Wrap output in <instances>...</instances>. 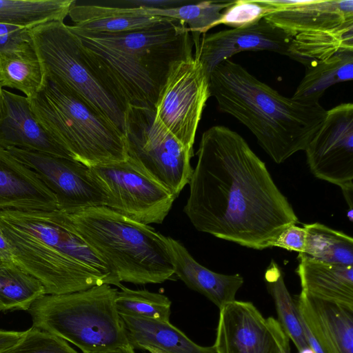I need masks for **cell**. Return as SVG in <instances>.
Masks as SVG:
<instances>
[{"instance_id": "obj_29", "label": "cell", "mask_w": 353, "mask_h": 353, "mask_svg": "<svg viewBox=\"0 0 353 353\" xmlns=\"http://www.w3.org/2000/svg\"><path fill=\"white\" fill-rule=\"evenodd\" d=\"M45 294L41 283L14 261L0 265V312L28 311Z\"/></svg>"}, {"instance_id": "obj_35", "label": "cell", "mask_w": 353, "mask_h": 353, "mask_svg": "<svg viewBox=\"0 0 353 353\" xmlns=\"http://www.w3.org/2000/svg\"><path fill=\"white\" fill-rule=\"evenodd\" d=\"M305 236L306 233L303 227L291 225L281 233L273 243V247H279L288 251L303 253Z\"/></svg>"}, {"instance_id": "obj_42", "label": "cell", "mask_w": 353, "mask_h": 353, "mask_svg": "<svg viewBox=\"0 0 353 353\" xmlns=\"http://www.w3.org/2000/svg\"><path fill=\"white\" fill-rule=\"evenodd\" d=\"M299 353H315L314 351L310 347L304 348L300 351Z\"/></svg>"}, {"instance_id": "obj_19", "label": "cell", "mask_w": 353, "mask_h": 353, "mask_svg": "<svg viewBox=\"0 0 353 353\" xmlns=\"http://www.w3.org/2000/svg\"><path fill=\"white\" fill-rule=\"evenodd\" d=\"M57 210L55 195L37 175L0 146V211Z\"/></svg>"}, {"instance_id": "obj_8", "label": "cell", "mask_w": 353, "mask_h": 353, "mask_svg": "<svg viewBox=\"0 0 353 353\" xmlns=\"http://www.w3.org/2000/svg\"><path fill=\"white\" fill-rule=\"evenodd\" d=\"M30 34L44 75L61 81L124 133L125 110L85 61L69 26L50 21Z\"/></svg>"}, {"instance_id": "obj_38", "label": "cell", "mask_w": 353, "mask_h": 353, "mask_svg": "<svg viewBox=\"0 0 353 353\" xmlns=\"http://www.w3.org/2000/svg\"><path fill=\"white\" fill-rule=\"evenodd\" d=\"M11 248L0 229V265L12 262Z\"/></svg>"}, {"instance_id": "obj_22", "label": "cell", "mask_w": 353, "mask_h": 353, "mask_svg": "<svg viewBox=\"0 0 353 353\" xmlns=\"http://www.w3.org/2000/svg\"><path fill=\"white\" fill-rule=\"evenodd\" d=\"M120 318L128 343L134 350L152 347L165 353H217L213 345H197L170 322L129 316Z\"/></svg>"}, {"instance_id": "obj_13", "label": "cell", "mask_w": 353, "mask_h": 353, "mask_svg": "<svg viewBox=\"0 0 353 353\" xmlns=\"http://www.w3.org/2000/svg\"><path fill=\"white\" fill-rule=\"evenodd\" d=\"M219 310L213 345L217 353H290L279 321L265 318L252 303L234 300Z\"/></svg>"}, {"instance_id": "obj_15", "label": "cell", "mask_w": 353, "mask_h": 353, "mask_svg": "<svg viewBox=\"0 0 353 353\" xmlns=\"http://www.w3.org/2000/svg\"><path fill=\"white\" fill-rule=\"evenodd\" d=\"M292 38L262 19L249 26L202 34L194 45V56L203 63L209 75L218 64L241 52L270 51L289 56Z\"/></svg>"}, {"instance_id": "obj_32", "label": "cell", "mask_w": 353, "mask_h": 353, "mask_svg": "<svg viewBox=\"0 0 353 353\" xmlns=\"http://www.w3.org/2000/svg\"><path fill=\"white\" fill-rule=\"evenodd\" d=\"M119 288L115 299L119 315L170 322L172 303L168 297L147 290Z\"/></svg>"}, {"instance_id": "obj_3", "label": "cell", "mask_w": 353, "mask_h": 353, "mask_svg": "<svg viewBox=\"0 0 353 353\" xmlns=\"http://www.w3.org/2000/svg\"><path fill=\"white\" fill-rule=\"evenodd\" d=\"M0 229L14 262L38 279L46 294L118 283L117 276L60 210H1Z\"/></svg>"}, {"instance_id": "obj_26", "label": "cell", "mask_w": 353, "mask_h": 353, "mask_svg": "<svg viewBox=\"0 0 353 353\" xmlns=\"http://www.w3.org/2000/svg\"><path fill=\"white\" fill-rule=\"evenodd\" d=\"M74 0H0V24L31 29L63 21Z\"/></svg>"}, {"instance_id": "obj_36", "label": "cell", "mask_w": 353, "mask_h": 353, "mask_svg": "<svg viewBox=\"0 0 353 353\" xmlns=\"http://www.w3.org/2000/svg\"><path fill=\"white\" fill-rule=\"evenodd\" d=\"M191 1V0H126L123 3L130 5V8L167 9L181 6Z\"/></svg>"}, {"instance_id": "obj_6", "label": "cell", "mask_w": 353, "mask_h": 353, "mask_svg": "<svg viewBox=\"0 0 353 353\" xmlns=\"http://www.w3.org/2000/svg\"><path fill=\"white\" fill-rule=\"evenodd\" d=\"M29 101L39 121L74 160L91 167L127 159L124 133L59 80L44 75Z\"/></svg>"}, {"instance_id": "obj_21", "label": "cell", "mask_w": 353, "mask_h": 353, "mask_svg": "<svg viewBox=\"0 0 353 353\" xmlns=\"http://www.w3.org/2000/svg\"><path fill=\"white\" fill-rule=\"evenodd\" d=\"M296 270L301 290L324 301L353 308V265L324 263L299 253Z\"/></svg>"}, {"instance_id": "obj_37", "label": "cell", "mask_w": 353, "mask_h": 353, "mask_svg": "<svg viewBox=\"0 0 353 353\" xmlns=\"http://www.w3.org/2000/svg\"><path fill=\"white\" fill-rule=\"evenodd\" d=\"M25 331L0 330V353L17 343L25 334Z\"/></svg>"}, {"instance_id": "obj_5", "label": "cell", "mask_w": 353, "mask_h": 353, "mask_svg": "<svg viewBox=\"0 0 353 353\" xmlns=\"http://www.w3.org/2000/svg\"><path fill=\"white\" fill-rule=\"evenodd\" d=\"M65 214L73 228L121 283H161L174 274L164 236L148 225L106 206Z\"/></svg>"}, {"instance_id": "obj_39", "label": "cell", "mask_w": 353, "mask_h": 353, "mask_svg": "<svg viewBox=\"0 0 353 353\" xmlns=\"http://www.w3.org/2000/svg\"><path fill=\"white\" fill-rule=\"evenodd\" d=\"M299 318L309 346L314 351L315 353H323L320 345H319L314 337L312 336V334H311V332H310V330H308V328L307 327V326L305 325L300 316Z\"/></svg>"}, {"instance_id": "obj_7", "label": "cell", "mask_w": 353, "mask_h": 353, "mask_svg": "<svg viewBox=\"0 0 353 353\" xmlns=\"http://www.w3.org/2000/svg\"><path fill=\"white\" fill-rule=\"evenodd\" d=\"M110 285L63 294H45L28 310L32 326L94 353L128 345Z\"/></svg>"}, {"instance_id": "obj_27", "label": "cell", "mask_w": 353, "mask_h": 353, "mask_svg": "<svg viewBox=\"0 0 353 353\" xmlns=\"http://www.w3.org/2000/svg\"><path fill=\"white\" fill-rule=\"evenodd\" d=\"M303 254L324 263L353 265V239L319 223H305Z\"/></svg>"}, {"instance_id": "obj_9", "label": "cell", "mask_w": 353, "mask_h": 353, "mask_svg": "<svg viewBox=\"0 0 353 353\" xmlns=\"http://www.w3.org/2000/svg\"><path fill=\"white\" fill-rule=\"evenodd\" d=\"M124 116L126 160L176 198L191 179L194 152L166 129L154 109L129 106Z\"/></svg>"}, {"instance_id": "obj_23", "label": "cell", "mask_w": 353, "mask_h": 353, "mask_svg": "<svg viewBox=\"0 0 353 353\" xmlns=\"http://www.w3.org/2000/svg\"><path fill=\"white\" fill-rule=\"evenodd\" d=\"M68 16L72 26L91 34H114L144 29L165 17L144 14L140 8H117L99 5H77L70 8Z\"/></svg>"}, {"instance_id": "obj_4", "label": "cell", "mask_w": 353, "mask_h": 353, "mask_svg": "<svg viewBox=\"0 0 353 353\" xmlns=\"http://www.w3.org/2000/svg\"><path fill=\"white\" fill-rule=\"evenodd\" d=\"M208 79L219 110L248 128L276 163L305 151L325 119L327 110L319 103L284 97L230 59L215 66Z\"/></svg>"}, {"instance_id": "obj_40", "label": "cell", "mask_w": 353, "mask_h": 353, "mask_svg": "<svg viewBox=\"0 0 353 353\" xmlns=\"http://www.w3.org/2000/svg\"><path fill=\"white\" fill-rule=\"evenodd\" d=\"M94 353H135V351L134 349H133L130 345H125L108 350Z\"/></svg>"}, {"instance_id": "obj_43", "label": "cell", "mask_w": 353, "mask_h": 353, "mask_svg": "<svg viewBox=\"0 0 353 353\" xmlns=\"http://www.w3.org/2000/svg\"><path fill=\"white\" fill-rule=\"evenodd\" d=\"M145 350H148L150 353H165L162 351H160L156 348H152V347H148L145 349Z\"/></svg>"}, {"instance_id": "obj_33", "label": "cell", "mask_w": 353, "mask_h": 353, "mask_svg": "<svg viewBox=\"0 0 353 353\" xmlns=\"http://www.w3.org/2000/svg\"><path fill=\"white\" fill-rule=\"evenodd\" d=\"M3 353H78L62 338L31 326Z\"/></svg>"}, {"instance_id": "obj_11", "label": "cell", "mask_w": 353, "mask_h": 353, "mask_svg": "<svg viewBox=\"0 0 353 353\" xmlns=\"http://www.w3.org/2000/svg\"><path fill=\"white\" fill-rule=\"evenodd\" d=\"M103 189L108 208L137 222L163 223L176 197L127 160L89 167Z\"/></svg>"}, {"instance_id": "obj_14", "label": "cell", "mask_w": 353, "mask_h": 353, "mask_svg": "<svg viewBox=\"0 0 353 353\" xmlns=\"http://www.w3.org/2000/svg\"><path fill=\"white\" fill-rule=\"evenodd\" d=\"M313 175L341 189L353 185V104L327 110L323 122L305 150Z\"/></svg>"}, {"instance_id": "obj_34", "label": "cell", "mask_w": 353, "mask_h": 353, "mask_svg": "<svg viewBox=\"0 0 353 353\" xmlns=\"http://www.w3.org/2000/svg\"><path fill=\"white\" fill-rule=\"evenodd\" d=\"M274 10L268 0H237L226 8L217 26L224 24L232 28L249 26L263 19Z\"/></svg>"}, {"instance_id": "obj_12", "label": "cell", "mask_w": 353, "mask_h": 353, "mask_svg": "<svg viewBox=\"0 0 353 353\" xmlns=\"http://www.w3.org/2000/svg\"><path fill=\"white\" fill-rule=\"evenodd\" d=\"M6 150L32 170L55 195L58 210L70 213L90 207L107 206L106 194L85 165L39 152Z\"/></svg>"}, {"instance_id": "obj_28", "label": "cell", "mask_w": 353, "mask_h": 353, "mask_svg": "<svg viewBox=\"0 0 353 353\" xmlns=\"http://www.w3.org/2000/svg\"><path fill=\"white\" fill-rule=\"evenodd\" d=\"M343 50H353V30L299 33L290 42L288 57L306 67Z\"/></svg>"}, {"instance_id": "obj_44", "label": "cell", "mask_w": 353, "mask_h": 353, "mask_svg": "<svg viewBox=\"0 0 353 353\" xmlns=\"http://www.w3.org/2000/svg\"><path fill=\"white\" fill-rule=\"evenodd\" d=\"M2 90L3 88L0 86V108L1 105Z\"/></svg>"}, {"instance_id": "obj_31", "label": "cell", "mask_w": 353, "mask_h": 353, "mask_svg": "<svg viewBox=\"0 0 353 353\" xmlns=\"http://www.w3.org/2000/svg\"><path fill=\"white\" fill-rule=\"evenodd\" d=\"M265 279L274 301L278 321L298 351L309 347L295 301L285 286L281 268L273 260L265 271Z\"/></svg>"}, {"instance_id": "obj_25", "label": "cell", "mask_w": 353, "mask_h": 353, "mask_svg": "<svg viewBox=\"0 0 353 353\" xmlns=\"http://www.w3.org/2000/svg\"><path fill=\"white\" fill-rule=\"evenodd\" d=\"M305 68V75L292 98L305 103H319L329 87L353 79V50L339 52Z\"/></svg>"}, {"instance_id": "obj_2", "label": "cell", "mask_w": 353, "mask_h": 353, "mask_svg": "<svg viewBox=\"0 0 353 353\" xmlns=\"http://www.w3.org/2000/svg\"><path fill=\"white\" fill-rule=\"evenodd\" d=\"M69 28L88 65L125 110L129 106L154 109L172 64L193 55L189 29L173 19L114 34Z\"/></svg>"}, {"instance_id": "obj_18", "label": "cell", "mask_w": 353, "mask_h": 353, "mask_svg": "<svg viewBox=\"0 0 353 353\" xmlns=\"http://www.w3.org/2000/svg\"><path fill=\"white\" fill-rule=\"evenodd\" d=\"M299 314L323 353H353V308L303 291L295 301Z\"/></svg>"}, {"instance_id": "obj_1", "label": "cell", "mask_w": 353, "mask_h": 353, "mask_svg": "<svg viewBox=\"0 0 353 353\" xmlns=\"http://www.w3.org/2000/svg\"><path fill=\"white\" fill-rule=\"evenodd\" d=\"M183 212L199 232L258 250L299 222L266 165L236 132L205 130Z\"/></svg>"}, {"instance_id": "obj_41", "label": "cell", "mask_w": 353, "mask_h": 353, "mask_svg": "<svg viewBox=\"0 0 353 353\" xmlns=\"http://www.w3.org/2000/svg\"><path fill=\"white\" fill-rule=\"evenodd\" d=\"M21 27L0 24V36L17 30Z\"/></svg>"}, {"instance_id": "obj_17", "label": "cell", "mask_w": 353, "mask_h": 353, "mask_svg": "<svg viewBox=\"0 0 353 353\" xmlns=\"http://www.w3.org/2000/svg\"><path fill=\"white\" fill-rule=\"evenodd\" d=\"M0 146L46 153L74 159L42 125L26 97L2 90Z\"/></svg>"}, {"instance_id": "obj_16", "label": "cell", "mask_w": 353, "mask_h": 353, "mask_svg": "<svg viewBox=\"0 0 353 353\" xmlns=\"http://www.w3.org/2000/svg\"><path fill=\"white\" fill-rule=\"evenodd\" d=\"M274 10L263 19L292 36L353 30L352 0H268Z\"/></svg>"}, {"instance_id": "obj_20", "label": "cell", "mask_w": 353, "mask_h": 353, "mask_svg": "<svg viewBox=\"0 0 353 353\" xmlns=\"http://www.w3.org/2000/svg\"><path fill=\"white\" fill-rule=\"evenodd\" d=\"M164 241L174 274L189 288L205 296L219 309L236 300L244 282L240 274L213 272L199 263L179 241L165 236Z\"/></svg>"}, {"instance_id": "obj_30", "label": "cell", "mask_w": 353, "mask_h": 353, "mask_svg": "<svg viewBox=\"0 0 353 353\" xmlns=\"http://www.w3.org/2000/svg\"><path fill=\"white\" fill-rule=\"evenodd\" d=\"M234 2L192 1L188 4L172 8H140L144 14L173 19L185 24L191 33L194 46L198 43L202 34L217 26L223 12Z\"/></svg>"}, {"instance_id": "obj_10", "label": "cell", "mask_w": 353, "mask_h": 353, "mask_svg": "<svg viewBox=\"0 0 353 353\" xmlns=\"http://www.w3.org/2000/svg\"><path fill=\"white\" fill-rule=\"evenodd\" d=\"M208 77L203 63L194 55L173 63L154 108L159 121L193 152L199 123L210 97Z\"/></svg>"}, {"instance_id": "obj_24", "label": "cell", "mask_w": 353, "mask_h": 353, "mask_svg": "<svg viewBox=\"0 0 353 353\" xmlns=\"http://www.w3.org/2000/svg\"><path fill=\"white\" fill-rule=\"evenodd\" d=\"M44 80L42 65L31 37L16 46L0 51V86L16 89L28 99L41 89Z\"/></svg>"}]
</instances>
